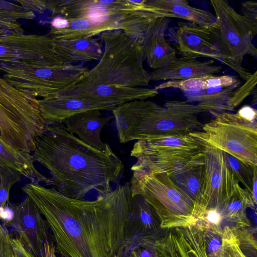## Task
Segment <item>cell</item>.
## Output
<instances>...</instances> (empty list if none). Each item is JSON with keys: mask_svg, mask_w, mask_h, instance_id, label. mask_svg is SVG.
<instances>
[{"mask_svg": "<svg viewBox=\"0 0 257 257\" xmlns=\"http://www.w3.org/2000/svg\"><path fill=\"white\" fill-rule=\"evenodd\" d=\"M21 189L47 221L60 256L114 257L123 246L130 183L92 200L68 198L32 182Z\"/></svg>", "mask_w": 257, "mask_h": 257, "instance_id": "obj_1", "label": "cell"}, {"mask_svg": "<svg viewBox=\"0 0 257 257\" xmlns=\"http://www.w3.org/2000/svg\"><path fill=\"white\" fill-rule=\"evenodd\" d=\"M32 155L51 175L46 184L75 199L109 193L124 172L123 163L110 147L101 151L88 146L63 122L46 125L35 140Z\"/></svg>", "mask_w": 257, "mask_h": 257, "instance_id": "obj_2", "label": "cell"}, {"mask_svg": "<svg viewBox=\"0 0 257 257\" xmlns=\"http://www.w3.org/2000/svg\"><path fill=\"white\" fill-rule=\"evenodd\" d=\"M120 143L181 137L201 125L198 115L208 112L186 101L168 100L160 105L147 100L124 103L112 110Z\"/></svg>", "mask_w": 257, "mask_h": 257, "instance_id": "obj_3", "label": "cell"}, {"mask_svg": "<svg viewBox=\"0 0 257 257\" xmlns=\"http://www.w3.org/2000/svg\"><path fill=\"white\" fill-rule=\"evenodd\" d=\"M45 9L57 16L102 23L110 30H120L141 43L149 24L160 17L150 11L146 0H49L45 1Z\"/></svg>", "mask_w": 257, "mask_h": 257, "instance_id": "obj_4", "label": "cell"}, {"mask_svg": "<svg viewBox=\"0 0 257 257\" xmlns=\"http://www.w3.org/2000/svg\"><path fill=\"white\" fill-rule=\"evenodd\" d=\"M103 54L84 78L108 85L142 87L149 85L150 73L144 67L141 42L120 30L100 34Z\"/></svg>", "mask_w": 257, "mask_h": 257, "instance_id": "obj_5", "label": "cell"}, {"mask_svg": "<svg viewBox=\"0 0 257 257\" xmlns=\"http://www.w3.org/2000/svg\"><path fill=\"white\" fill-rule=\"evenodd\" d=\"M38 99L0 77V139L8 146L32 153L36 138L46 126Z\"/></svg>", "mask_w": 257, "mask_h": 257, "instance_id": "obj_6", "label": "cell"}, {"mask_svg": "<svg viewBox=\"0 0 257 257\" xmlns=\"http://www.w3.org/2000/svg\"><path fill=\"white\" fill-rule=\"evenodd\" d=\"M206 145L189 134L181 137L137 141L131 156L136 163L131 181L158 173L173 174L203 157Z\"/></svg>", "mask_w": 257, "mask_h": 257, "instance_id": "obj_7", "label": "cell"}, {"mask_svg": "<svg viewBox=\"0 0 257 257\" xmlns=\"http://www.w3.org/2000/svg\"><path fill=\"white\" fill-rule=\"evenodd\" d=\"M130 184L132 194L141 195L154 208L162 229L195 225L194 201L167 173L145 175Z\"/></svg>", "mask_w": 257, "mask_h": 257, "instance_id": "obj_8", "label": "cell"}, {"mask_svg": "<svg viewBox=\"0 0 257 257\" xmlns=\"http://www.w3.org/2000/svg\"><path fill=\"white\" fill-rule=\"evenodd\" d=\"M215 22L210 26L221 52L229 68L246 81L252 73L243 68L242 62L246 55L256 57L257 49L253 43L257 29L250 25L224 0H212Z\"/></svg>", "mask_w": 257, "mask_h": 257, "instance_id": "obj_9", "label": "cell"}, {"mask_svg": "<svg viewBox=\"0 0 257 257\" xmlns=\"http://www.w3.org/2000/svg\"><path fill=\"white\" fill-rule=\"evenodd\" d=\"M212 114L214 118L203 125L202 131L189 134L245 164L257 166L256 120L247 121L237 112Z\"/></svg>", "mask_w": 257, "mask_h": 257, "instance_id": "obj_10", "label": "cell"}, {"mask_svg": "<svg viewBox=\"0 0 257 257\" xmlns=\"http://www.w3.org/2000/svg\"><path fill=\"white\" fill-rule=\"evenodd\" d=\"M3 78L22 92L48 99L61 95L83 79L88 69L81 65L66 64L47 67L0 65Z\"/></svg>", "mask_w": 257, "mask_h": 257, "instance_id": "obj_11", "label": "cell"}, {"mask_svg": "<svg viewBox=\"0 0 257 257\" xmlns=\"http://www.w3.org/2000/svg\"><path fill=\"white\" fill-rule=\"evenodd\" d=\"M66 64L48 35L24 33L0 37V65L47 67Z\"/></svg>", "mask_w": 257, "mask_h": 257, "instance_id": "obj_12", "label": "cell"}, {"mask_svg": "<svg viewBox=\"0 0 257 257\" xmlns=\"http://www.w3.org/2000/svg\"><path fill=\"white\" fill-rule=\"evenodd\" d=\"M205 145L203 152L204 188L201 199L195 207L194 217L200 211L217 209L230 196L236 184L239 183L229 168L223 152Z\"/></svg>", "mask_w": 257, "mask_h": 257, "instance_id": "obj_13", "label": "cell"}, {"mask_svg": "<svg viewBox=\"0 0 257 257\" xmlns=\"http://www.w3.org/2000/svg\"><path fill=\"white\" fill-rule=\"evenodd\" d=\"M10 222L17 238L35 257H46V250L55 246L49 225L28 196L21 203L11 205Z\"/></svg>", "mask_w": 257, "mask_h": 257, "instance_id": "obj_14", "label": "cell"}, {"mask_svg": "<svg viewBox=\"0 0 257 257\" xmlns=\"http://www.w3.org/2000/svg\"><path fill=\"white\" fill-rule=\"evenodd\" d=\"M143 246L152 257H208L205 237L195 225L164 229Z\"/></svg>", "mask_w": 257, "mask_h": 257, "instance_id": "obj_15", "label": "cell"}, {"mask_svg": "<svg viewBox=\"0 0 257 257\" xmlns=\"http://www.w3.org/2000/svg\"><path fill=\"white\" fill-rule=\"evenodd\" d=\"M168 35L170 41L182 56L194 59L209 58L229 67L210 26L180 22L176 26L169 29Z\"/></svg>", "mask_w": 257, "mask_h": 257, "instance_id": "obj_16", "label": "cell"}, {"mask_svg": "<svg viewBox=\"0 0 257 257\" xmlns=\"http://www.w3.org/2000/svg\"><path fill=\"white\" fill-rule=\"evenodd\" d=\"M256 72L243 84L219 86L196 91L184 92L186 101L197 103L211 113L233 110L249 95L256 94Z\"/></svg>", "mask_w": 257, "mask_h": 257, "instance_id": "obj_17", "label": "cell"}, {"mask_svg": "<svg viewBox=\"0 0 257 257\" xmlns=\"http://www.w3.org/2000/svg\"><path fill=\"white\" fill-rule=\"evenodd\" d=\"M158 93L155 88L116 86L84 78L60 95L79 96L119 105L135 100H147Z\"/></svg>", "mask_w": 257, "mask_h": 257, "instance_id": "obj_18", "label": "cell"}, {"mask_svg": "<svg viewBox=\"0 0 257 257\" xmlns=\"http://www.w3.org/2000/svg\"><path fill=\"white\" fill-rule=\"evenodd\" d=\"M163 230L154 208L141 195L132 194L130 210L124 229L123 246L130 248L143 241L154 239Z\"/></svg>", "mask_w": 257, "mask_h": 257, "instance_id": "obj_19", "label": "cell"}, {"mask_svg": "<svg viewBox=\"0 0 257 257\" xmlns=\"http://www.w3.org/2000/svg\"><path fill=\"white\" fill-rule=\"evenodd\" d=\"M38 101L47 125L63 122L67 117L81 112L95 109L112 111L119 106L73 96L59 95L48 99H38Z\"/></svg>", "mask_w": 257, "mask_h": 257, "instance_id": "obj_20", "label": "cell"}, {"mask_svg": "<svg viewBox=\"0 0 257 257\" xmlns=\"http://www.w3.org/2000/svg\"><path fill=\"white\" fill-rule=\"evenodd\" d=\"M170 19L161 17L152 22L142 42L145 61L154 70L168 65L177 58L176 50L165 39Z\"/></svg>", "mask_w": 257, "mask_h": 257, "instance_id": "obj_21", "label": "cell"}, {"mask_svg": "<svg viewBox=\"0 0 257 257\" xmlns=\"http://www.w3.org/2000/svg\"><path fill=\"white\" fill-rule=\"evenodd\" d=\"M101 110L95 109L76 113L66 118V130L88 146L99 151H106L110 147L101 140L100 132L112 116H103Z\"/></svg>", "mask_w": 257, "mask_h": 257, "instance_id": "obj_22", "label": "cell"}, {"mask_svg": "<svg viewBox=\"0 0 257 257\" xmlns=\"http://www.w3.org/2000/svg\"><path fill=\"white\" fill-rule=\"evenodd\" d=\"M222 67L214 65L210 59L200 61L197 59L181 56L168 65L154 70L150 73L153 81L183 80L214 75L220 72Z\"/></svg>", "mask_w": 257, "mask_h": 257, "instance_id": "obj_23", "label": "cell"}, {"mask_svg": "<svg viewBox=\"0 0 257 257\" xmlns=\"http://www.w3.org/2000/svg\"><path fill=\"white\" fill-rule=\"evenodd\" d=\"M146 5L160 17L179 18L201 26H210L215 22L213 13L192 7L185 0H146Z\"/></svg>", "mask_w": 257, "mask_h": 257, "instance_id": "obj_24", "label": "cell"}, {"mask_svg": "<svg viewBox=\"0 0 257 257\" xmlns=\"http://www.w3.org/2000/svg\"><path fill=\"white\" fill-rule=\"evenodd\" d=\"M54 42L57 53L68 64L99 61L103 54L102 44L93 37Z\"/></svg>", "mask_w": 257, "mask_h": 257, "instance_id": "obj_25", "label": "cell"}, {"mask_svg": "<svg viewBox=\"0 0 257 257\" xmlns=\"http://www.w3.org/2000/svg\"><path fill=\"white\" fill-rule=\"evenodd\" d=\"M35 160L32 153L16 150L0 139V164L15 171L32 183H46L48 178L41 174L35 167Z\"/></svg>", "mask_w": 257, "mask_h": 257, "instance_id": "obj_26", "label": "cell"}, {"mask_svg": "<svg viewBox=\"0 0 257 257\" xmlns=\"http://www.w3.org/2000/svg\"><path fill=\"white\" fill-rule=\"evenodd\" d=\"M169 176L194 201L195 207L204 191L205 178L204 157Z\"/></svg>", "mask_w": 257, "mask_h": 257, "instance_id": "obj_27", "label": "cell"}, {"mask_svg": "<svg viewBox=\"0 0 257 257\" xmlns=\"http://www.w3.org/2000/svg\"><path fill=\"white\" fill-rule=\"evenodd\" d=\"M241 82L236 77L211 75L183 80L165 81L155 88L157 90L166 88H176L184 92H196L219 86H229Z\"/></svg>", "mask_w": 257, "mask_h": 257, "instance_id": "obj_28", "label": "cell"}, {"mask_svg": "<svg viewBox=\"0 0 257 257\" xmlns=\"http://www.w3.org/2000/svg\"><path fill=\"white\" fill-rule=\"evenodd\" d=\"M33 12L13 3L0 1V37L24 33L20 20L34 18Z\"/></svg>", "mask_w": 257, "mask_h": 257, "instance_id": "obj_29", "label": "cell"}, {"mask_svg": "<svg viewBox=\"0 0 257 257\" xmlns=\"http://www.w3.org/2000/svg\"><path fill=\"white\" fill-rule=\"evenodd\" d=\"M223 152L225 160L237 180L239 183H241L245 189L251 194L254 176L257 174V166L245 164L229 154Z\"/></svg>", "mask_w": 257, "mask_h": 257, "instance_id": "obj_30", "label": "cell"}, {"mask_svg": "<svg viewBox=\"0 0 257 257\" xmlns=\"http://www.w3.org/2000/svg\"><path fill=\"white\" fill-rule=\"evenodd\" d=\"M19 173L0 164V215L9 203V194L12 186L21 180Z\"/></svg>", "mask_w": 257, "mask_h": 257, "instance_id": "obj_31", "label": "cell"}, {"mask_svg": "<svg viewBox=\"0 0 257 257\" xmlns=\"http://www.w3.org/2000/svg\"><path fill=\"white\" fill-rule=\"evenodd\" d=\"M216 257H246L240 248L234 230L228 227L224 229L221 249Z\"/></svg>", "mask_w": 257, "mask_h": 257, "instance_id": "obj_32", "label": "cell"}, {"mask_svg": "<svg viewBox=\"0 0 257 257\" xmlns=\"http://www.w3.org/2000/svg\"><path fill=\"white\" fill-rule=\"evenodd\" d=\"M241 16L252 27L257 29V3L248 1L241 4Z\"/></svg>", "mask_w": 257, "mask_h": 257, "instance_id": "obj_33", "label": "cell"}, {"mask_svg": "<svg viewBox=\"0 0 257 257\" xmlns=\"http://www.w3.org/2000/svg\"><path fill=\"white\" fill-rule=\"evenodd\" d=\"M12 237L8 229L0 224V257H10L12 252Z\"/></svg>", "mask_w": 257, "mask_h": 257, "instance_id": "obj_34", "label": "cell"}, {"mask_svg": "<svg viewBox=\"0 0 257 257\" xmlns=\"http://www.w3.org/2000/svg\"><path fill=\"white\" fill-rule=\"evenodd\" d=\"M237 113L243 119L249 121H253L256 120V110L249 105H244L241 107Z\"/></svg>", "mask_w": 257, "mask_h": 257, "instance_id": "obj_35", "label": "cell"}, {"mask_svg": "<svg viewBox=\"0 0 257 257\" xmlns=\"http://www.w3.org/2000/svg\"><path fill=\"white\" fill-rule=\"evenodd\" d=\"M12 249L18 257H35L25 248L17 238L12 237Z\"/></svg>", "mask_w": 257, "mask_h": 257, "instance_id": "obj_36", "label": "cell"}, {"mask_svg": "<svg viewBox=\"0 0 257 257\" xmlns=\"http://www.w3.org/2000/svg\"><path fill=\"white\" fill-rule=\"evenodd\" d=\"M114 257H132L129 250L124 247H122Z\"/></svg>", "mask_w": 257, "mask_h": 257, "instance_id": "obj_37", "label": "cell"}, {"mask_svg": "<svg viewBox=\"0 0 257 257\" xmlns=\"http://www.w3.org/2000/svg\"><path fill=\"white\" fill-rule=\"evenodd\" d=\"M10 257H18L17 254L16 252L13 250L12 249V252L11 253V254Z\"/></svg>", "mask_w": 257, "mask_h": 257, "instance_id": "obj_38", "label": "cell"}, {"mask_svg": "<svg viewBox=\"0 0 257 257\" xmlns=\"http://www.w3.org/2000/svg\"><path fill=\"white\" fill-rule=\"evenodd\" d=\"M130 252L132 255V257H138L134 251L130 250Z\"/></svg>", "mask_w": 257, "mask_h": 257, "instance_id": "obj_39", "label": "cell"}, {"mask_svg": "<svg viewBox=\"0 0 257 257\" xmlns=\"http://www.w3.org/2000/svg\"><path fill=\"white\" fill-rule=\"evenodd\" d=\"M50 257H58L55 253H52Z\"/></svg>", "mask_w": 257, "mask_h": 257, "instance_id": "obj_40", "label": "cell"}]
</instances>
